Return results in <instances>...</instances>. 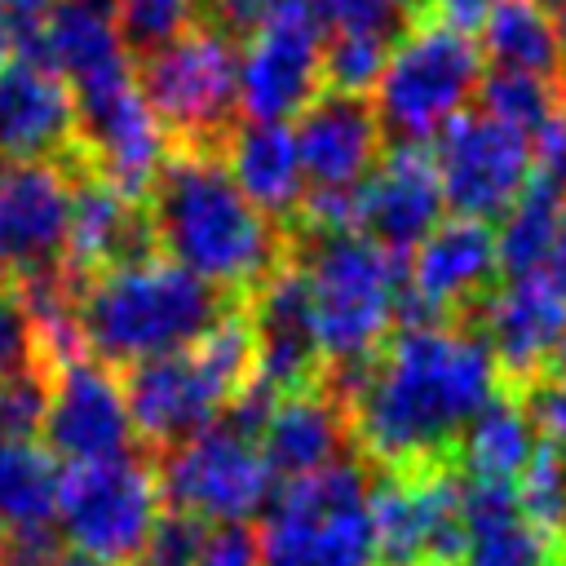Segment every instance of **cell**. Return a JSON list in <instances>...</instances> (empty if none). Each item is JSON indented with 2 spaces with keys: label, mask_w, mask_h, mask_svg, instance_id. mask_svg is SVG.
Listing matches in <instances>:
<instances>
[{
  "label": "cell",
  "mask_w": 566,
  "mask_h": 566,
  "mask_svg": "<svg viewBox=\"0 0 566 566\" xmlns=\"http://www.w3.org/2000/svg\"><path fill=\"white\" fill-rule=\"evenodd\" d=\"M478 111L517 128L522 137H535L539 124L562 106V93L553 80H539V75H517V71H482V84H478Z\"/></svg>",
  "instance_id": "cell-32"
},
{
  "label": "cell",
  "mask_w": 566,
  "mask_h": 566,
  "mask_svg": "<svg viewBox=\"0 0 566 566\" xmlns=\"http://www.w3.org/2000/svg\"><path fill=\"white\" fill-rule=\"evenodd\" d=\"M442 186L424 146L389 150L358 190V230L380 252L411 261V252L442 226Z\"/></svg>",
  "instance_id": "cell-20"
},
{
  "label": "cell",
  "mask_w": 566,
  "mask_h": 566,
  "mask_svg": "<svg viewBox=\"0 0 566 566\" xmlns=\"http://www.w3.org/2000/svg\"><path fill=\"white\" fill-rule=\"evenodd\" d=\"M44 447L71 464L119 460L133 451V416L124 402L119 376L80 354L49 371V407H44Z\"/></svg>",
  "instance_id": "cell-18"
},
{
  "label": "cell",
  "mask_w": 566,
  "mask_h": 566,
  "mask_svg": "<svg viewBox=\"0 0 566 566\" xmlns=\"http://www.w3.org/2000/svg\"><path fill=\"white\" fill-rule=\"evenodd\" d=\"M349 442H354L349 416L323 385L283 394L256 438L261 460L274 482H296V478H310V473H323V469L349 460L345 455Z\"/></svg>",
  "instance_id": "cell-23"
},
{
  "label": "cell",
  "mask_w": 566,
  "mask_h": 566,
  "mask_svg": "<svg viewBox=\"0 0 566 566\" xmlns=\"http://www.w3.org/2000/svg\"><path fill=\"white\" fill-rule=\"evenodd\" d=\"M411 4H416V9H420V13H424V9H429V0H411Z\"/></svg>",
  "instance_id": "cell-47"
},
{
  "label": "cell",
  "mask_w": 566,
  "mask_h": 566,
  "mask_svg": "<svg viewBox=\"0 0 566 566\" xmlns=\"http://www.w3.org/2000/svg\"><path fill=\"white\" fill-rule=\"evenodd\" d=\"M9 49H13V35H9V22H4V13H0V66L9 62Z\"/></svg>",
  "instance_id": "cell-46"
},
{
  "label": "cell",
  "mask_w": 566,
  "mask_h": 566,
  "mask_svg": "<svg viewBox=\"0 0 566 566\" xmlns=\"http://www.w3.org/2000/svg\"><path fill=\"white\" fill-rule=\"evenodd\" d=\"M256 566H376L371 469L340 460L283 482L261 513Z\"/></svg>",
  "instance_id": "cell-6"
},
{
  "label": "cell",
  "mask_w": 566,
  "mask_h": 566,
  "mask_svg": "<svg viewBox=\"0 0 566 566\" xmlns=\"http://www.w3.org/2000/svg\"><path fill=\"white\" fill-rule=\"evenodd\" d=\"M495 4L500 0H429L424 18H438V22L455 27V31H478Z\"/></svg>",
  "instance_id": "cell-42"
},
{
  "label": "cell",
  "mask_w": 566,
  "mask_h": 566,
  "mask_svg": "<svg viewBox=\"0 0 566 566\" xmlns=\"http://www.w3.org/2000/svg\"><path fill=\"white\" fill-rule=\"evenodd\" d=\"M49 407V367H31L18 376H0V438L35 442Z\"/></svg>",
  "instance_id": "cell-35"
},
{
  "label": "cell",
  "mask_w": 566,
  "mask_h": 566,
  "mask_svg": "<svg viewBox=\"0 0 566 566\" xmlns=\"http://www.w3.org/2000/svg\"><path fill=\"white\" fill-rule=\"evenodd\" d=\"M539 451L535 424L517 394H495L460 433L451 460L464 469V482L482 486H517L531 455Z\"/></svg>",
  "instance_id": "cell-27"
},
{
  "label": "cell",
  "mask_w": 566,
  "mask_h": 566,
  "mask_svg": "<svg viewBox=\"0 0 566 566\" xmlns=\"http://www.w3.org/2000/svg\"><path fill=\"white\" fill-rule=\"evenodd\" d=\"M80 159L0 164V279L18 283L62 265Z\"/></svg>",
  "instance_id": "cell-16"
},
{
  "label": "cell",
  "mask_w": 566,
  "mask_h": 566,
  "mask_svg": "<svg viewBox=\"0 0 566 566\" xmlns=\"http://www.w3.org/2000/svg\"><path fill=\"white\" fill-rule=\"evenodd\" d=\"M566 199H557L548 186L526 181V190L517 195V203L504 212V226L495 234V261L504 279H526L544 270L553 230H557V212Z\"/></svg>",
  "instance_id": "cell-30"
},
{
  "label": "cell",
  "mask_w": 566,
  "mask_h": 566,
  "mask_svg": "<svg viewBox=\"0 0 566 566\" xmlns=\"http://www.w3.org/2000/svg\"><path fill=\"white\" fill-rule=\"evenodd\" d=\"M137 88L181 150H226L239 128V44L212 22L137 62Z\"/></svg>",
  "instance_id": "cell-8"
},
{
  "label": "cell",
  "mask_w": 566,
  "mask_h": 566,
  "mask_svg": "<svg viewBox=\"0 0 566 566\" xmlns=\"http://www.w3.org/2000/svg\"><path fill=\"white\" fill-rule=\"evenodd\" d=\"M248 327H252V349H256V380L270 385L274 394H296L305 385H318L323 376V349L314 336V314H310V292L301 270L287 261L274 270L248 301H243Z\"/></svg>",
  "instance_id": "cell-21"
},
{
  "label": "cell",
  "mask_w": 566,
  "mask_h": 566,
  "mask_svg": "<svg viewBox=\"0 0 566 566\" xmlns=\"http://www.w3.org/2000/svg\"><path fill=\"white\" fill-rule=\"evenodd\" d=\"M513 394L522 398V407L535 424V438L562 451L566 447V358L557 367H548L544 376L517 385Z\"/></svg>",
  "instance_id": "cell-37"
},
{
  "label": "cell",
  "mask_w": 566,
  "mask_h": 566,
  "mask_svg": "<svg viewBox=\"0 0 566 566\" xmlns=\"http://www.w3.org/2000/svg\"><path fill=\"white\" fill-rule=\"evenodd\" d=\"M243 301L217 292L190 270L164 256H146L84 279L75 327H80V345L93 349L88 358L106 363L111 371L115 367L128 371L137 363L195 349Z\"/></svg>",
  "instance_id": "cell-3"
},
{
  "label": "cell",
  "mask_w": 566,
  "mask_h": 566,
  "mask_svg": "<svg viewBox=\"0 0 566 566\" xmlns=\"http://www.w3.org/2000/svg\"><path fill=\"white\" fill-rule=\"evenodd\" d=\"M495 230L486 221L451 217L442 221L407 261V279L398 292L394 323L407 327L424 323H460L469 310L495 287Z\"/></svg>",
  "instance_id": "cell-15"
},
{
  "label": "cell",
  "mask_w": 566,
  "mask_h": 566,
  "mask_svg": "<svg viewBox=\"0 0 566 566\" xmlns=\"http://www.w3.org/2000/svg\"><path fill=\"white\" fill-rule=\"evenodd\" d=\"M478 31V53L491 71H517L539 80L566 75V44L557 18L539 0H500Z\"/></svg>",
  "instance_id": "cell-28"
},
{
  "label": "cell",
  "mask_w": 566,
  "mask_h": 566,
  "mask_svg": "<svg viewBox=\"0 0 566 566\" xmlns=\"http://www.w3.org/2000/svg\"><path fill=\"white\" fill-rule=\"evenodd\" d=\"M75 146L71 84L44 62L13 57L0 66V164L66 159Z\"/></svg>",
  "instance_id": "cell-22"
},
{
  "label": "cell",
  "mask_w": 566,
  "mask_h": 566,
  "mask_svg": "<svg viewBox=\"0 0 566 566\" xmlns=\"http://www.w3.org/2000/svg\"><path fill=\"white\" fill-rule=\"evenodd\" d=\"M376 566H455L464 548V478L451 464L371 473Z\"/></svg>",
  "instance_id": "cell-12"
},
{
  "label": "cell",
  "mask_w": 566,
  "mask_h": 566,
  "mask_svg": "<svg viewBox=\"0 0 566 566\" xmlns=\"http://www.w3.org/2000/svg\"><path fill=\"white\" fill-rule=\"evenodd\" d=\"M31 367H44L35 323L22 305V292L9 279H0V376H18Z\"/></svg>",
  "instance_id": "cell-36"
},
{
  "label": "cell",
  "mask_w": 566,
  "mask_h": 566,
  "mask_svg": "<svg viewBox=\"0 0 566 566\" xmlns=\"http://www.w3.org/2000/svg\"><path fill=\"white\" fill-rule=\"evenodd\" d=\"M195 566H256V535L248 526H208Z\"/></svg>",
  "instance_id": "cell-41"
},
{
  "label": "cell",
  "mask_w": 566,
  "mask_h": 566,
  "mask_svg": "<svg viewBox=\"0 0 566 566\" xmlns=\"http://www.w3.org/2000/svg\"><path fill=\"white\" fill-rule=\"evenodd\" d=\"M142 208L164 261L234 301H248L274 270L287 265V230L248 203L221 150L172 146Z\"/></svg>",
  "instance_id": "cell-2"
},
{
  "label": "cell",
  "mask_w": 566,
  "mask_h": 566,
  "mask_svg": "<svg viewBox=\"0 0 566 566\" xmlns=\"http://www.w3.org/2000/svg\"><path fill=\"white\" fill-rule=\"evenodd\" d=\"M159 513L164 500H159L155 464L142 451L97 464H71L62 473L57 531L75 553L102 566H133Z\"/></svg>",
  "instance_id": "cell-9"
},
{
  "label": "cell",
  "mask_w": 566,
  "mask_h": 566,
  "mask_svg": "<svg viewBox=\"0 0 566 566\" xmlns=\"http://www.w3.org/2000/svg\"><path fill=\"white\" fill-rule=\"evenodd\" d=\"M429 159L447 208L469 221L504 217L531 181V137L482 111L455 115L433 137Z\"/></svg>",
  "instance_id": "cell-13"
},
{
  "label": "cell",
  "mask_w": 566,
  "mask_h": 566,
  "mask_svg": "<svg viewBox=\"0 0 566 566\" xmlns=\"http://www.w3.org/2000/svg\"><path fill=\"white\" fill-rule=\"evenodd\" d=\"M256 349L243 305L208 332L195 349L137 363L119 376L124 402L133 416V433H142L150 455H164L221 420L234 394L252 380Z\"/></svg>",
  "instance_id": "cell-4"
},
{
  "label": "cell",
  "mask_w": 566,
  "mask_h": 566,
  "mask_svg": "<svg viewBox=\"0 0 566 566\" xmlns=\"http://www.w3.org/2000/svg\"><path fill=\"white\" fill-rule=\"evenodd\" d=\"M531 181H539L557 199H566V102L531 137Z\"/></svg>",
  "instance_id": "cell-39"
},
{
  "label": "cell",
  "mask_w": 566,
  "mask_h": 566,
  "mask_svg": "<svg viewBox=\"0 0 566 566\" xmlns=\"http://www.w3.org/2000/svg\"><path fill=\"white\" fill-rule=\"evenodd\" d=\"M553 18H557V31H562V44H566V0H539Z\"/></svg>",
  "instance_id": "cell-44"
},
{
  "label": "cell",
  "mask_w": 566,
  "mask_h": 566,
  "mask_svg": "<svg viewBox=\"0 0 566 566\" xmlns=\"http://www.w3.org/2000/svg\"><path fill=\"white\" fill-rule=\"evenodd\" d=\"M226 168L234 177V186L248 195V203L256 212H265L274 226L292 230L301 203H305V172H301V155L292 142L287 124H248L239 119V128L226 142Z\"/></svg>",
  "instance_id": "cell-26"
},
{
  "label": "cell",
  "mask_w": 566,
  "mask_h": 566,
  "mask_svg": "<svg viewBox=\"0 0 566 566\" xmlns=\"http://www.w3.org/2000/svg\"><path fill=\"white\" fill-rule=\"evenodd\" d=\"M539 274H548L566 292V203L557 212V230H553V243H548V256H544V270Z\"/></svg>",
  "instance_id": "cell-43"
},
{
  "label": "cell",
  "mask_w": 566,
  "mask_h": 566,
  "mask_svg": "<svg viewBox=\"0 0 566 566\" xmlns=\"http://www.w3.org/2000/svg\"><path fill=\"white\" fill-rule=\"evenodd\" d=\"M62 469L40 442H4L0 438V531H53L57 526Z\"/></svg>",
  "instance_id": "cell-29"
},
{
  "label": "cell",
  "mask_w": 566,
  "mask_h": 566,
  "mask_svg": "<svg viewBox=\"0 0 566 566\" xmlns=\"http://www.w3.org/2000/svg\"><path fill=\"white\" fill-rule=\"evenodd\" d=\"M203 539H208V526L199 517L168 509V513H159V522L133 566H195L203 553Z\"/></svg>",
  "instance_id": "cell-38"
},
{
  "label": "cell",
  "mask_w": 566,
  "mask_h": 566,
  "mask_svg": "<svg viewBox=\"0 0 566 566\" xmlns=\"http://www.w3.org/2000/svg\"><path fill=\"white\" fill-rule=\"evenodd\" d=\"M455 566H566L562 539L539 531L513 486L464 482V548Z\"/></svg>",
  "instance_id": "cell-25"
},
{
  "label": "cell",
  "mask_w": 566,
  "mask_h": 566,
  "mask_svg": "<svg viewBox=\"0 0 566 566\" xmlns=\"http://www.w3.org/2000/svg\"><path fill=\"white\" fill-rule=\"evenodd\" d=\"M75 102V159L84 172L119 190L124 199H146L155 172L164 168L172 142L150 115L133 66L106 71L71 88Z\"/></svg>",
  "instance_id": "cell-10"
},
{
  "label": "cell",
  "mask_w": 566,
  "mask_h": 566,
  "mask_svg": "<svg viewBox=\"0 0 566 566\" xmlns=\"http://www.w3.org/2000/svg\"><path fill=\"white\" fill-rule=\"evenodd\" d=\"M482 66L486 62L469 31H455L438 18L407 27L371 88L380 137L394 150L438 137L455 115H464V102L482 84Z\"/></svg>",
  "instance_id": "cell-7"
},
{
  "label": "cell",
  "mask_w": 566,
  "mask_h": 566,
  "mask_svg": "<svg viewBox=\"0 0 566 566\" xmlns=\"http://www.w3.org/2000/svg\"><path fill=\"white\" fill-rule=\"evenodd\" d=\"M460 323L486 340L500 376L513 385H526L566 358V292L548 274L504 279V287H491Z\"/></svg>",
  "instance_id": "cell-17"
},
{
  "label": "cell",
  "mask_w": 566,
  "mask_h": 566,
  "mask_svg": "<svg viewBox=\"0 0 566 566\" xmlns=\"http://www.w3.org/2000/svg\"><path fill=\"white\" fill-rule=\"evenodd\" d=\"M318 385L376 469L411 473L451 460L464 424L500 394V367L469 323H424L358 363H327Z\"/></svg>",
  "instance_id": "cell-1"
},
{
  "label": "cell",
  "mask_w": 566,
  "mask_h": 566,
  "mask_svg": "<svg viewBox=\"0 0 566 566\" xmlns=\"http://www.w3.org/2000/svg\"><path fill=\"white\" fill-rule=\"evenodd\" d=\"M517 509L548 535H557L566 544V455L548 442H539V451L531 455L526 473L513 486Z\"/></svg>",
  "instance_id": "cell-34"
},
{
  "label": "cell",
  "mask_w": 566,
  "mask_h": 566,
  "mask_svg": "<svg viewBox=\"0 0 566 566\" xmlns=\"http://www.w3.org/2000/svg\"><path fill=\"white\" fill-rule=\"evenodd\" d=\"M323 88V31L310 9L292 0L239 49V119L287 124Z\"/></svg>",
  "instance_id": "cell-14"
},
{
  "label": "cell",
  "mask_w": 566,
  "mask_h": 566,
  "mask_svg": "<svg viewBox=\"0 0 566 566\" xmlns=\"http://www.w3.org/2000/svg\"><path fill=\"white\" fill-rule=\"evenodd\" d=\"M57 566H102V562H93V557H84V553H75V548H66V553L57 557Z\"/></svg>",
  "instance_id": "cell-45"
},
{
  "label": "cell",
  "mask_w": 566,
  "mask_h": 566,
  "mask_svg": "<svg viewBox=\"0 0 566 566\" xmlns=\"http://www.w3.org/2000/svg\"><path fill=\"white\" fill-rule=\"evenodd\" d=\"M0 557H4V531H0Z\"/></svg>",
  "instance_id": "cell-48"
},
{
  "label": "cell",
  "mask_w": 566,
  "mask_h": 566,
  "mask_svg": "<svg viewBox=\"0 0 566 566\" xmlns=\"http://www.w3.org/2000/svg\"><path fill=\"white\" fill-rule=\"evenodd\" d=\"M155 248L146 208L137 199H124L106 181L80 168L75 199H71V234H66V265L80 279L146 261Z\"/></svg>",
  "instance_id": "cell-24"
},
{
  "label": "cell",
  "mask_w": 566,
  "mask_h": 566,
  "mask_svg": "<svg viewBox=\"0 0 566 566\" xmlns=\"http://www.w3.org/2000/svg\"><path fill=\"white\" fill-rule=\"evenodd\" d=\"M292 0H208V22L230 40H248L265 18H274Z\"/></svg>",
  "instance_id": "cell-40"
},
{
  "label": "cell",
  "mask_w": 566,
  "mask_h": 566,
  "mask_svg": "<svg viewBox=\"0 0 566 566\" xmlns=\"http://www.w3.org/2000/svg\"><path fill=\"white\" fill-rule=\"evenodd\" d=\"M199 22H208V0H115V35L128 62L168 49Z\"/></svg>",
  "instance_id": "cell-31"
},
{
  "label": "cell",
  "mask_w": 566,
  "mask_h": 566,
  "mask_svg": "<svg viewBox=\"0 0 566 566\" xmlns=\"http://www.w3.org/2000/svg\"><path fill=\"white\" fill-rule=\"evenodd\" d=\"M287 261L301 270L314 336L327 363H358L389 340L407 261L363 234H287Z\"/></svg>",
  "instance_id": "cell-5"
},
{
  "label": "cell",
  "mask_w": 566,
  "mask_h": 566,
  "mask_svg": "<svg viewBox=\"0 0 566 566\" xmlns=\"http://www.w3.org/2000/svg\"><path fill=\"white\" fill-rule=\"evenodd\" d=\"M301 4L318 22L323 40L327 35H380L398 44L411 18H424L411 0H301Z\"/></svg>",
  "instance_id": "cell-33"
},
{
  "label": "cell",
  "mask_w": 566,
  "mask_h": 566,
  "mask_svg": "<svg viewBox=\"0 0 566 566\" xmlns=\"http://www.w3.org/2000/svg\"><path fill=\"white\" fill-rule=\"evenodd\" d=\"M305 190H358L385 159L376 111L363 93L323 88L292 128Z\"/></svg>",
  "instance_id": "cell-19"
},
{
  "label": "cell",
  "mask_w": 566,
  "mask_h": 566,
  "mask_svg": "<svg viewBox=\"0 0 566 566\" xmlns=\"http://www.w3.org/2000/svg\"><path fill=\"white\" fill-rule=\"evenodd\" d=\"M155 482L172 513L199 517L203 526H243L274 500V478L261 447L226 424H212L199 438L155 455Z\"/></svg>",
  "instance_id": "cell-11"
}]
</instances>
